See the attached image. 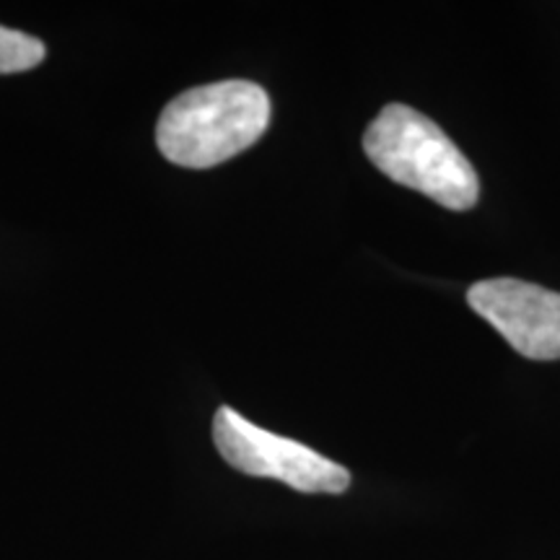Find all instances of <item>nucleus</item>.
I'll use <instances>...</instances> for the list:
<instances>
[{
	"label": "nucleus",
	"instance_id": "f257e3e1",
	"mask_svg": "<svg viewBox=\"0 0 560 560\" xmlns=\"http://www.w3.org/2000/svg\"><path fill=\"white\" fill-rule=\"evenodd\" d=\"M270 96L252 81H219L179 94L156 125V145L172 164L210 170L265 136Z\"/></svg>",
	"mask_w": 560,
	"mask_h": 560
},
{
	"label": "nucleus",
	"instance_id": "f03ea898",
	"mask_svg": "<svg viewBox=\"0 0 560 560\" xmlns=\"http://www.w3.org/2000/svg\"><path fill=\"white\" fill-rule=\"evenodd\" d=\"M371 164L397 185L410 187L450 210L478 202V172L436 122L405 104H389L363 136Z\"/></svg>",
	"mask_w": 560,
	"mask_h": 560
},
{
	"label": "nucleus",
	"instance_id": "39448f33",
	"mask_svg": "<svg viewBox=\"0 0 560 560\" xmlns=\"http://www.w3.org/2000/svg\"><path fill=\"white\" fill-rule=\"evenodd\" d=\"M45 60V45L30 34L0 26V73H21Z\"/></svg>",
	"mask_w": 560,
	"mask_h": 560
},
{
	"label": "nucleus",
	"instance_id": "7ed1b4c3",
	"mask_svg": "<svg viewBox=\"0 0 560 560\" xmlns=\"http://www.w3.org/2000/svg\"><path fill=\"white\" fill-rule=\"evenodd\" d=\"M215 450L234 470L252 478H272L299 493H346L350 472L322 457L312 446L278 436L249 423L240 412L221 408L213 418Z\"/></svg>",
	"mask_w": 560,
	"mask_h": 560
},
{
	"label": "nucleus",
	"instance_id": "20e7f679",
	"mask_svg": "<svg viewBox=\"0 0 560 560\" xmlns=\"http://www.w3.org/2000/svg\"><path fill=\"white\" fill-rule=\"evenodd\" d=\"M467 301L524 359H560V293L527 280L490 278L475 283Z\"/></svg>",
	"mask_w": 560,
	"mask_h": 560
}]
</instances>
